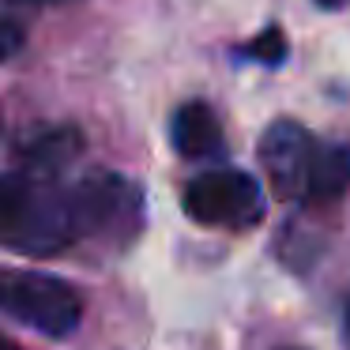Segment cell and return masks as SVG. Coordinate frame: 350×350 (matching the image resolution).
<instances>
[{"label": "cell", "mask_w": 350, "mask_h": 350, "mask_svg": "<svg viewBox=\"0 0 350 350\" xmlns=\"http://www.w3.org/2000/svg\"><path fill=\"white\" fill-rule=\"evenodd\" d=\"M0 245L19 252H61L76 245L68 196L38 174H0Z\"/></svg>", "instance_id": "cell-1"}, {"label": "cell", "mask_w": 350, "mask_h": 350, "mask_svg": "<svg viewBox=\"0 0 350 350\" xmlns=\"http://www.w3.org/2000/svg\"><path fill=\"white\" fill-rule=\"evenodd\" d=\"M0 305L34 332L49 339H68L79 327L83 305L64 279L46 271H4L0 275Z\"/></svg>", "instance_id": "cell-2"}, {"label": "cell", "mask_w": 350, "mask_h": 350, "mask_svg": "<svg viewBox=\"0 0 350 350\" xmlns=\"http://www.w3.org/2000/svg\"><path fill=\"white\" fill-rule=\"evenodd\" d=\"M185 211L200 226L249 230L264 219V189L245 170H207L185 185Z\"/></svg>", "instance_id": "cell-3"}, {"label": "cell", "mask_w": 350, "mask_h": 350, "mask_svg": "<svg viewBox=\"0 0 350 350\" xmlns=\"http://www.w3.org/2000/svg\"><path fill=\"white\" fill-rule=\"evenodd\" d=\"M68 196V219L76 241L109 234V230H124L129 219H139V192L117 174H91L64 189Z\"/></svg>", "instance_id": "cell-4"}, {"label": "cell", "mask_w": 350, "mask_h": 350, "mask_svg": "<svg viewBox=\"0 0 350 350\" xmlns=\"http://www.w3.org/2000/svg\"><path fill=\"white\" fill-rule=\"evenodd\" d=\"M312 151H317V139L297 121H275L264 132V139H260V162H264V174L279 200H297L301 204Z\"/></svg>", "instance_id": "cell-5"}, {"label": "cell", "mask_w": 350, "mask_h": 350, "mask_svg": "<svg viewBox=\"0 0 350 350\" xmlns=\"http://www.w3.org/2000/svg\"><path fill=\"white\" fill-rule=\"evenodd\" d=\"M174 147L185 159H222L226 139H222V124L207 102H185L174 113Z\"/></svg>", "instance_id": "cell-6"}, {"label": "cell", "mask_w": 350, "mask_h": 350, "mask_svg": "<svg viewBox=\"0 0 350 350\" xmlns=\"http://www.w3.org/2000/svg\"><path fill=\"white\" fill-rule=\"evenodd\" d=\"M350 189V147L335 144H317L309 162V177H305V196L301 204L309 207H327L339 204Z\"/></svg>", "instance_id": "cell-7"}, {"label": "cell", "mask_w": 350, "mask_h": 350, "mask_svg": "<svg viewBox=\"0 0 350 350\" xmlns=\"http://www.w3.org/2000/svg\"><path fill=\"white\" fill-rule=\"evenodd\" d=\"M79 136L76 129H42L27 139L23 147V166L27 174H38V177H53L68 166L72 159L79 154Z\"/></svg>", "instance_id": "cell-8"}, {"label": "cell", "mask_w": 350, "mask_h": 350, "mask_svg": "<svg viewBox=\"0 0 350 350\" xmlns=\"http://www.w3.org/2000/svg\"><path fill=\"white\" fill-rule=\"evenodd\" d=\"M245 53L252 57V61H260V64H267V68H279L282 61H286V53H290V46H286V34L279 31V27H267L260 38H252L249 42V49Z\"/></svg>", "instance_id": "cell-9"}, {"label": "cell", "mask_w": 350, "mask_h": 350, "mask_svg": "<svg viewBox=\"0 0 350 350\" xmlns=\"http://www.w3.org/2000/svg\"><path fill=\"white\" fill-rule=\"evenodd\" d=\"M19 49H23V27L0 16V61H8V57H16Z\"/></svg>", "instance_id": "cell-10"}, {"label": "cell", "mask_w": 350, "mask_h": 350, "mask_svg": "<svg viewBox=\"0 0 350 350\" xmlns=\"http://www.w3.org/2000/svg\"><path fill=\"white\" fill-rule=\"evenodd\" d=\"M12 4H68V0H12Z\"/></svg>", "instance_id": "cell-11"}, {"label": "cell", "mask_w": 350, "mask_h": 350, "mask_svg": "<svg viewBox=\"0 0 350 350\" xmlns=\"http://www.w3.org/2000/svg\"><path fill=\"white\" fill-rule=\"evenodd\" d=\"M342 327H347V342H350V297H347V309H342Z\"/></svg>", "instance_id": "cell-12"}, {"label": "cell", "mask_w": 350, "mask_h": 350, "mask_svg": "<svg viewBox=\"0 0 350 350\" xmlns=\"http://www.w3.org/2000/svg\"><path fill=\"white\" fill-rule=\"evenodd\" d=\"M320 8H342V0H317Z\"/></svg>", "instance_id": "cell-13"}, {"label": "cell", "mask_w": 350, "mask_h": 350, "mask_svg": "<svg viewBox=\"0 0 350 350\" xmlns=\"http://www.w3.org/2000/svg\"><path fill=\"white\" fill-rule=\"evenodd\" d=\"M0 350H19V347H16L12 339H4V335H0Z\"/></svg>", "instance_id": "cell-14"}]
</instances>
